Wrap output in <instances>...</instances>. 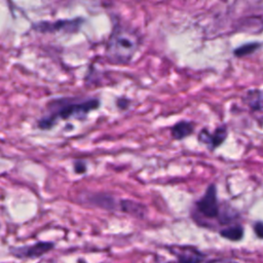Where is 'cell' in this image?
Returning <instances> with one entry per match:
<instances>
[{
  "label": "cell",
  "instance_id": "6da1fadb",
  "mask_svg": "<svg viewBox=\"0 0 263 263\" xmlns=\"http://www.w3.org/2000/svg\"><path fill=\"white\" fill-rule=\"evenodd\" d=\"M100 105L101 101L98 98L63 97L52 99L47 103L45 115L37 120V128L42 131H49L60 120H84Z\"/></svg>",
  "mask_w": 263,
  "mask_h": 263
},
{
  "label": "cell",
  "instance_id": "7a4b0ae2",
  "mask_svg": "<svg viewBox=\"0 0 263 263\" xmlns=\"http://www.w3.org/2000/svg\"><path fill=\"white\" fill-rule=\"evenodd\" d=\"M141 45L142 36L136 28L115 20L106 42L105 57L113 65H128L139 52Z\"/></svg>",
  "mask_w": 263,
  "mask_h": 263
},
{
  "label": "cell",
  "instance_id": "3957f363",
  "mask_svg": "<svg viewBox=\"0 0 263 263\" xmlns=\"http://www.w3.org/2000/svg\"><path fill=\"white\" fill-rule=\"evenodd\" d=\"M192 217L196 223L200 224L203 220H213V219H219L223 224L232 220V217L221 211V206L218 201L217 186L215 183H211L208 186L205 193L199 200L195 201L192 209Z\"/></svg>",
  "mask_w": 263,
  "mask_h": 263
},
{
  "label": "cell",
  "instance_id": "277c9868",
  "mask_svg": "<svg viewBox=\"0 0 263 263\" xmlns=\"http://www.w3.org/2000/svg\"><path fill=\"white\" fill-rule=\"evenodd\" d=\"M84 23L81 17L75 19H62L58 21H41L32 24V29L40 33H64V34H74L79 32Z\"/></svg>",
  "mask_w": 263,
  "mask_h": 263
},
{
  "label": "cell",
  "instance_id": "5b68a950",
  "mask_svg": "<svg viewBox=\"0 0 263 263\" xmlns=\"http://www.w3.org/2000/svg\"><path fill=\"white\" fill-rule=\"evenodd\" d=\"M228 136V130L226 125H221L217 127L213 132H210L207 128L200 131L199 142L207 146L210 151H215L219 146H221Z\"/></svg>",
  "mask_w": 263,
  "mask_h": 263
},
{
  "label": "cell",
  "instance_id": "8992f818",
  "mask_svg": "<svg viewBox=\"0 0 263 263\" xmlns=\"http://www.w3.org/2000/svg\"><path fill=\"white\" fill-rule=\"evenodd\" d=\"M54 248L53 242H37L34 245L23 246L10 249V254L17 258H38L49 253L51 250Z\"/></svg>",
  "mask_w": 263,
  "mask_h": 263
},
{
  "label": "cell",
  "instance_id": "52a82bcc",
  "mask_svg": "<svg viewBox=\"0 0 263 263\" xmlns=\"http://www.w3.org/2000/svg\"><path fill=\"white\" fill-rule=\"evenodd\" d=\"M82 201L100 209L107 211H114L119 209V202L116 203L115 197L106 192H85L82 194Z\"/></svg>",
  "mask_w": 263,
  "mask_h": 263
},
{
  "label": "cell",
  "instance_id": "ba28073f",
  "mask_svg": "<svg viewBox=\"0 0 263 263\" xmlns=\"http://www.w3.org/2000/svg\"><path fill=\"white\" fill-rule=\"evenodd\" d=\"M172 253L177 256L178 263H202L205 258L199 250L191 247L173 248Z\"/></svg>",
  "mask_w": 263,
  "mask_h": 263
},
{
  "label": "cell",
  "instance_id": "9c48e42d",
  "mask_svg": "<svg viewBox=\"0 0 263 263\" xmlns=\"http://www.w3.org/2000/svg\"><path fill=\"white\" fill-rule=\"evenodd\" d=\"M194 129H195L194 123L190 122V120L182 119V120H179V122H177L171 128L170 133L174 140L180 141V140H184L185 138L191 136L193 134Z\"/></svg>",
  "mask_w": 263,
  "mask_h": 263
},
{
  "label": "cell",
  "instance_id": "30bf717a",
  "mask_svg": "<svg viewBox=\"0 0 263 263\" xmlns=\"http://www.w3.org/2000/svg\"><path fill=\"white\" fill-rule=\"evenodd\" d=\"M119 210L138 219H144L147 214V208L144 205L131 200H120Z\"/></svg>",
  "mask_w": 263,
  "mask_h": 263
},
{
  "label": "cell",
  "instance_id": "8fae6325",
  "mask_svg": "<svg viewBox=\"0 0 263 263\" xmlns=\"http://www.w3.org/2000/svg\"><path fill=\"white\" fill-rule=\"evenodd\" d=\"M220 236L230 242H239L244 237V227L242 225H233L220 230Z\"/></svg>",
  "mask_w": 263,
  "mask_h": 263
},
{
  "label": "cell",
  "instance_id": "7c38bea8",
  "mask_svg": "<svg viewBox=\"0 0 263 263\" xmlns=\"http://www.w3.org/2000/svg\"><path fill=\"white\" fill-rule=\"evenodd\" d=\"M261 48V43L259 42H248L245 43V45L240 46L234 51V54L237 58H243L246 56H249V54L254 53Z\"/></svg>",
  "mask_w": 263,
  "mask_h": 263
},
{
  "label": "cell",
  "instance_id": "4fadbf2b",
  "mask_svg": "<svg viewBox=\"0 0 263 263\" xmlns=\"http://www.w3.org/2000/svg\"><path fill=\"white\" fill-rule=\"evenodd\" d=\"M248 102L252 111H260L263 108V101L261 92L258 90H252L248 93Z\"/></svg>",
  "mask_w": 263,
  "mask_h": 263
},
{
  "label": "cell",
  "instance_id": "5bb4252c",
  "mask_svg": "<svg viewBox=\"0 0 263 263\" xmlns=\"http://www.w3.org/2000/svg\"><path fill=\"white\" fill-rule=\"evenodd\" d=\"M73 170H74V173L78 174V175L84 174L87 170L86 162L84 160H81V159H76L73 162Z\"/></svg>",
  "mask_w": 263,
  "mask_h": 263
},
{
  "label": "cell",
  "instance_id": "9a60e30c",
  "mask_svg": "<svg viewBox=\"0 0 263 263\" xmlns=\"http://www.w3.org/2000/svg\"><path fill=\"white\" fill-rule=\"evenodd\" d=\"M131 104V101L129 100L128 98H118L117 100H116V106L118 109H120V110H126V109L129 108Z\"/></svg>",
  "mask_w": 263,
  "mask_h": 263
},
{
  "label": "cell",
  "instance_id": "2e32d148",
  "mask_svg": "<svg viewBox=\"0 0 263 263\" xmlns=\"http://www.w3.org/2000/svg\"><path fill=\"white\" fill-rule=\"evenodd\" d=\"M254 232L259 238L263 239V222L262 221H257L254 224Z\"/></svg>",
  "mask_w": 263,
  "mask_h": 263
},
{
  "label": "cell",
  "instance_id": "e0dca14e",
  "mask_svg": "<svg viewBox=\"0 0 263 263\" xmlns=\"http://www.w3.org/2000/svg\"><path fill=\"white\" fill-rule=\"evenodd\" d=\"M207 263H237V262L232 259H213V260L208 261Z\"/></svg>",
  "mask_w": 263,
  "mask_h": 263
}]
</instances>
